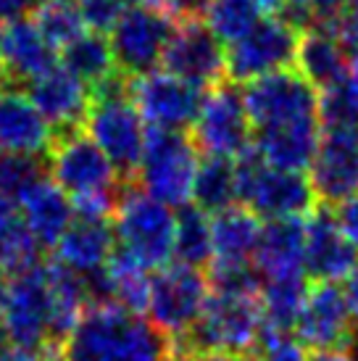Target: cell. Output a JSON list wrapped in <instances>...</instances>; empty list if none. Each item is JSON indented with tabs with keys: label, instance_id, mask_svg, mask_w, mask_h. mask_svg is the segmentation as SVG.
<instances>
[{
	"label": "cell",
	"instance_id": "1",
	"mask_svg": "<svg viewBox=\"0 0 358 361\" xmlns=\"http://www.w3.org/2000/svg\"><path fill=\"white\" fill-rule=\"evenodd\" d=\"M242 101L253 124V153L277 169H309L321 137L316 87L300 71L285 69L248 82Z\"/></svg>",
	"mask_w": 358,
	"mask_h": 361
},
{
	"label": "cell",
	"instance_id": "2",
	"mask_svg": "<svg viewBox=\"0 0 358 361\" xmlns=\"http://www.w3.org/2000/svg\"><path fill=\"white\" fill-rule=\"evenodd\" d=\"M61 351L66 361H174L171 338L113 301L90 303Z\"/></svg>",
	"mask_w": 358,
	"mask_h": 361
},
{
	"label": "cell",
	"instance_id": "3",
	"mask_svg": "<svg viewBox=\"0 0 358 361\" xmlns=\"http://www.w3.org/2000/svg\"><path fill=\"white\" fill-rule=\"evenodd\" d=\"M174 343V359L187 351L248 356L261 343V293L209 290L195 327Z\"/></svg>",
	"mask_w": 358,
	"mask_h": 361
},
{
	"label": "cell",
	"instance_id": "4",
	"mask_svg": "<svg viewBox=\"0 0 358 361\" xmlns=\"http://www.w3.org/2000/svg\"><path fill=\"white\" fill-rule=\"evenodd\" d=\"M116 248L132 256L145 269H163L174 259L177 214L166 203L140 188L137 182L121 185L113 211Z\"/></svg>",
	"mask_w": 358,
	"mask_h": 361
},
{
	"label": "cell",
	"instance_id": "5",
	"mask_svg": "<svg viewBox=\"0 0 358 361\" xmlns=\"http://www.w3.org/2000/svg\"><path fill=\"white\" fill-rule=\"evenodd\" d=\"M200 151L185 130L148 127L145 151L140 161L137 185L166 206H187L192 201Z\"/></svg>",
	"mask_w": 358,
	"mask_h": 361
},
{
	"label": "cell",
	"instance_id": "6",
	"mask_svg": "<svg viewBox=\"0 0 358 361\" xmlns=\"http://www.w3.org/2000/svg\"><path fill=\"white\" fill-rule=\"evenodd\" d=\"M237 169V201L261 219H295L316 209V195L303 171L268 166L250 148L235 161Z\"/></svg>",
	"mask_w": 358,
	"mask_h": 361
},
{
	"label": "cell",
	"instance_id": "7",
	"mask_svg": "<svg viewBox=\"0 0 358 361\" xmlns=\"http://www.w3.org/2000/svg\"><path fill=\"white\" fill-rule=\"evenodd\" d=\"M48 166L50 180L71 201L85 195H103V192L119 195L124 185L109 156L95 145L85 127L56 132L48 151Z\"/></svg>",
	"mask_w": 358,
	"mask_h": 361
},
{
	"label": "cell",
	"instance_id": "8",
	"mask_svg": "<svg viewBox=\"0 0 358 361\" xmlns=\"http://www.w3.org/2000/svg\"><path fill=\"white\" fill-rule=\"evenodd\" d=\"M300 27L285 13H268L224 53L227 80L235 85L290 69L298 59Z\"/></svg>",
	"mask_w": 358,
	"mask_h": 361
},
{
	"label": "cell",
	"instance_id": "9",
	"mask_svg": "<svg viewBox=\"0 0 358 361\" xmlns=\"http://www.w3.org/2000/svg\"><path fill=\"white\" fill-rule=\"evenodd\" d=\"M192 140L203 156L237 161L253 148V124L235 82H219L206 90L198 119L192 124Z\"/></svg>",
	"mask_w": 358,
	"mask_h": 361
},
{
	"label": "cell",
	"instance_id": "10",
	"mask_svg": "<svg viewBox=\"0 0 358 361\" xmlns=\"http://www.w3.org/2000/svg\"><path fill=\"white\" fill-rule=\"evenodd\" d=\"M209 290V277L198 267L174 261L156 269L150 277V324H156L171 341H182L195 327Z\"/></svg>",
	"mask_w": 358,
	"mask_h": 361
},
{
	"label": "cell",
	"instance_id": "11",
	"mask_svg": "<svg viewBox=\"0 0 358 361\" xmlns=\"http://www.w3.org/2000/svg\"><path fill=\"white\" fill-rule=\"evenodd\" d=\"M85 130L100 151L109 156V161L113 164V169H116L124 185L137 182L148 127H142V116L132 106L130 95L103 98V101L90 103Z\"/></svg>",
	"mask_w": 358,
	"mask_h": 361
},
{
	"label": "cell",
	"instance_id": "12",
	"mask_svg": "<svg viewBox=\"0 0 358 361\" xmlns=\"http://www.w3.org/2000/svg\"><path fill=\"white\" fill-rule=\"evenodd\" d=\"M174 30H177V19L153 3L127 8L109 32L116 69L124 71L127 77L153 71L156 63H161L163 59V51Z\"/></svg>",
	"mask_w": 358,
	"mask_h": 361
},
{
	"label": "cell",
	"instance_id": "13",
	"mask_svg": "<svg viewBox=\"0 0 358 361\" xmlns=\"http://www.w3.org/2000/svg\"><path fill=\"white\" fill-rule=\"evenodd\" d=\"M0 324L11 345L32 353L50 345V303L42 259L8 280L0 298Z\"/></svg>",
	"mask_w": 358,
	"mask_h": 361
},
{
	"label": "cell",
	"instance_id": "14",
	"mask_svg": "<svg viewBox=\"0 0 358 361\" xmlns=\"http://www.w3.org/2000/svg\"><path fill=\"white\" fill-rule=\"evenodd\" d=\"M206 90L179 80L166 69L130 77V101L148 127L187 130L198 119Z\"/></svg>",
	"mask_w": 358,
	"mask_h": 361
},
{
	"label": "cell",
	"instance_id": "15",
	"mask_svg": "<svg viewBox=\"0 0 358 361\" xmlns=\"http://www.w3.org/2000/svg\"><path fill=\"white\" fill-rule=\"evenodd\" d=\"M311 188L319 206H338L358 192V124L321 127L311 161Z\"/></svg>",
	"mask_w": 358,
	"mask_h": 361
},
{
	"label": "cell",
	"instance_id": "16",
	"mask_svg": "<svg viewBox=\"0 0 358 361\" xmlns=\"http://www.w3.org/2000/svg\"><path fill=\"white\" fill-rule=\"evenodd\" d=\"M161 66L200 90H211L214 85L227 80L224 48L216 35L203 24V19L177 21Z\"/></svg>",
	"mask_w": 358,
	"mask_h": 361
},
{
	"label": "cell",
	"instance_id": "17",
	"mask_svg": "<svg viewBox=\"0 0 358 361\" xmlns=\"http://www.w3.org/2000/svg\"><path fill=\"white\" fill-rule=\"evenodd\" d=\"M300 345L314 351L321 348H350L353 343V319L345 306V295L338 282H314L306 293L295 324Z\"/></svg>",
	"mask_w": 358,
	"mask_h": 361
},
{
	"label": "cell",
	"instance_id": "18",
	"mask_svg": "<svg viewBox=\"0 0 358 361\" xmlns=\"http://www.w3.org/2000/svg\"><path fill=\"white\" fill-rule=\"evenodd\" d=\"M56 130L27 92L0 80V153L48 156Z\"/></svg>",
	"mask_w": 358,
	"mask_h": 361
},
{
	"label": "cell",
	"instance_id": "19",
	"mask_svg": "<svg viewBox=\"0 0 358 361\" xmlns=\"http://www.w3.org/2000/svg\"><path fill=\"white\" fill-rule=\"evenodd\" d=\"M58 66V51L40 35L30 16H13L3 24V69L0 80L27 87Z\"/></svg>",
	"mask_w": 358,
	"mask_h": 361
},
{
	"label": "cell",
	"instance_id": "20",
	"mask_svg": "<svg viewBox=\"0 0 358 361\" xmlns=\"http://www.w3.org/2000/svg\"><path fill=\"white\" fill-rule=\"evenodd\" d=\"M358 264V251L340 232L329 206H316L306 216V274L314 282L345 280Z\"/></svg>",
	"mask_w": 358,
	"mask_h": 361
},
{
	"label": "cell",
	"instance_id": "21",
	"mask_svg": "<svg viewBox=\"0 0 358 361\" xmlns=\"http://www.w3.org/2000/svg\"><path fill=\"white\" fill-rule=\"evenodd\" d=\"M261 282L306 277V216L268 219L253 253Z\"/></svg>",
	"mask_w": 358,
	"mask_h": 361
},
{
	"label": "cell",
	"instance_id": "22",
	"mask_svg": "<svg viewBox=\"0 0 358 361\" xmlns=\"http://www.w3.org/2000/svg\"><path fill=\"white\" fill-rule=\"evenodd\" d=\"M27 95L56 132L85 127L90 111V90L69 69L56 66L40 80L27 85Z\"/></svg>",
	"mask_w": 358,
	"mask_h": 361
},
{
	"label": "cell",
	"instance_id": "23",
	"mask_svg": "<svg viewBox=\"0 0 358 361\" xmlns=\"http://www.w3.org/2000/svg\"><path fill=\"white\" fill-rule=\"evenodd\" d=\"M50 303V345H63L71 330L80 324L82 314L92 303L85 274L69 269L58 259L42 261Z\"/></svg>",
	"mask_w": 358,
	"mask_h": 361
},
{
	"label": "cell",
	"instance_id": "24",
	"mask_svg": "<svg viewBox=\"0 0 358 361\" xmlns=\"http://www.w3.org/2000/svg\"><path fill=\"white\" fill-rule=\"evenodd\" d=\"M16 203H19L21 219L30 227L32 238L37 240V245H45V248H56L74 219L71 198L48 174L21 192Z\"/></svg>",
	"mask_w": 358,
	"mask_h": 361
},
{
	"label": "cell",
	"instance_id": "25",
	"mask_svg": "<svg viewBox=\"0 0 358 361\" xmlns=\"http://www.w3.org/2000/svg\"><path fill=\"white\" fill-rule=\"evenodd\" d=\"M113 248H116L113 219L74 216L56 245V259L80 274H92L109 264Z\"/></svg>",
	"mask_w": 358,
	"mask_h": 361
},
{
	"label": "cell",
	"instance_id": "26",
	"mask_svg": "<svg viewBox=\"0 0 358 361\" xmlns=\"http://www.w3.org/2000/svg\"><path fill=\"white\" fill-rule=\"evenodd\" d=\"M298 71L316 87L319 92L335 87L345 80L350 63V53L342 48V42L324 27L309 24L300 32L298 42Z\"/></svg>",
	"mask_w": 358,
	"mask_h": 361
},
{
	"label": "cell",
	"instance_id": "27",
	"mask_svg": "<svg viewBox=\"0 0 358 361\" xmlns=\"http://www.w3.org/2000/svg\"><path fill=\"white\" fill-rule=\"evenodd\" d=\"M259 214H253L248 206L235 203L229 209H221L211 214V240H214V256L211 261H224V264H253V253L261 238Z\"/></svg>",
	"mask_w": 358,
	"mask_h": 361
},
{
	"label": "cell",
	"instance_id": "28",
	"mask_svg": "<svg viewBox=\"0 0 358 361\" xmlns=\"http://www.w3.org/2000/svg\"><path fill=\"white\" fill-rule=\"evenodd\" d=\"M306 293V277L261 282V341L292 338Z\"/></svg>",
	"mask_w": 358,
	"mask_h": 361
},
{
	"label": "cell",
	"instance_id": "29",
	"mask_svg": "<svg viewBox=\"0 0 358 361\" xmlns=\"http://www.w3.org/2000/svg\"><path fill=\"white\" fill-rule=\"evenodd\" d=\"M40 261V245L21 219L19 203L0 190V269L19 274Z\"/></svg>",
	"mask_w": 358,
	"mask_h": 361
},
{
	"label": "cell",
	"instance_id": "30",
	"mask_svg": "<svg viewBox=\"0 0 358 361\" xmlns=\"http://www.w3.org/2000/svg\"><path fill=\"white\" fill-rule=\"evenodd\" d=\"M109 298L119 303L121 309L132 311L137 317L148 314L150 303V274L145 267H140L137 261L127 256L121 248H113L109 264L103 267Z\"/></svg>",
	"mask_w": 358,
	"mask_h": 361
},
{
	"label": "cell",
	"instance_id": "31",
	"mask_svg": "<svg viewBox=\"0 0 358 361\" xmlns=\"http://www.w3.org/2000/svg\"><path fill=\"white\" fill-rule=\"evenodd\" d=\"M58 59L63 69H69L77 80L87 85V90L111 77L113 71H119L111 53V42L106 40V35L98 32H85L58 53Z\"/></svg>",
	"mask_w": 358,
	"mask_h": 361
},
{
	"label": "cell",
	"instance_id": "32",
	"mask_svg": "<svg viewBox=\"0 0 358 361\" xmlns=\"http://www.w3.org/2000/svg\"><path fill=\"white\" fill-rule=\"evenodd\" d=\"M192 201L206 214H216L221 209H229L237 201V169L232 159L219 156H203L195 174Z\"/></svg>",
	"mask_w": 358,
	"mask_h": 361
},
{
	"label": "cell",
	"instance_id": "33",
	"mask_svg": "<svg viewBox=\"0 0 358 361\" xmlns=\"http://www.w3.org/2000/svg\"><path fill=\"white\" fill-rule=\"evenodd\" d=\"M27 13H30L32 24L40 30L42 37L58 53L69 42L82 37L85 32H90L85 19H82L77 0H40Z\"/></svg>",
	"mask_w": 358,
	"mask_h": 361
},
{
	"label": "cell",
	"instance_id": "34",
	"mask_svg": "<svg viewBox=\"0 0 358 361\" xmlns=\"http://www.w3.org/2000/svg\"><path fill=\"white\" fill-rule=\"evenodd\" d=\"M214 256L211 240V214L203 209L182 206L177 214V235H174V259L187 267H209Z\"/></svg>",
	"mask_w": 358,
	"mask_h": 361
},
{
	"label": "cell",
	"instance_id": "35",
	"mask_svg": "<svg viewBox=\"0 0 358 361\" xmlns=\"http://www.w3.org/2000/svg\"><path fill=\"white\" fill-rule=\"evenodd\" d=\"M261 13L264 8L256 0H209L200 19L216 35V40L232 45L264 19Z\"/></svg>",
	"mask_w": 358,
	"mask_h": 361
},
{
	"label": "cell",
	"instance_id": "36",
	"mask_svg": "<svg viewBox=\"0 0 358 361\" xmlns=\"http://www.w3.org/2000/svg\"><path fill=\"white\" fill-rule=\"evenodd\" d=\"M45 177L40 156H16V153H0V190L8 192L13 201L27 188Z\"/></svg>",
	"mask_w": 358,
	"mask_h": 361
},
{
	"label": "cell",
	"instance_id": "37",
	"mask_svg": "<svg viewBox=\"0 0 358 361\" xmlns=\"http://www.w3.org/2000/svg\"><path fill=\"white\" fill-rule=\"evenodd\" d=\"M77 6H80V13L87 24V30L98 32V35H109L124 13V8L113 0H77Z\"/></svg>",
	"mask_w": 358,
	"mask_h": 361
},
{
	"label": "cell",
	"instance_id": "38",
	"mask_svg": "<svg viewBox=\"0 0 358 361\" xmlns=\"http://www.w3.org/2000/svg\"><path fill=\"white\" fill-rule=\"evenodd\" d=\"M316 27H324V30L332 32L350 56L358 53V0H350L335 19H329L327 24H316Z\"/></svg>",
	"mask_w": 358,
	"mask_h": 361
},
{
	"label": "cell",
	"instance_id": "39",
	"mask_svg": "<svg viewBox=\"0 0 358 361\" xmlns=\"http://www.w3.org/2000/svg\"><path fill=\"white\" fill-rule=\"evenodd\" d=\"M248 361H306V353L303 345L295 343V338H274V341H261Z\"/></svg>",
	"mask_w": 358,
	"mask_h": 361
},
{
	"label": "cell",
	"instance_id": "40",
	"mask_svg": "<svg viewBox=\"0 0 358 361\" xmlns=\"http://www.w3.org/2000/svg\"><path fill=\"white\" fill-rule=\"evenodd\" d=\"M335 221H338L340 232L348 238V243L358 251V192L345 198L342 203L335 206Z\"/></svg>",
	"mask_w": 358,
	"mask_h": 361
},
{
	"label": "cell",
	"instance_id": "41",
	"mask_svg": "<svg viewBox=\"0 0 358 361\" xmlns=\"http://www.w3.org/2000/svg\"><path fill=\"white\" fill-rule=\"evenodd\" d=\"M150 3L159 6L161 11H166V13L174 16L177 21L200 19L206 6H209V0H150Z\"/></svg>",
	"mask_w": 358,
	"mask_h": 361
},
{
	"label": "cell",
	"instance_id": "42",
	"mask_svg": "<svg viewBox=\"0 0 358 361\" xmlns=\"http://www.w3.org/2000/svg\"><path fill=\"white\" fill-rule=\"evenodd\" d=\"M311 8H314V0H282L279 13H285L288 19H292L303 30V27H309L311 21Z\"/></svg>",
	"mask_w": 358,
	"mask_h": 361
},
{
	"label": "cell",
	"instance_id": "43",
	"mask_svg": "<svg viewBox=\"0 0 358 361\" xmlns=\"http://www.w3.org/2000/svg\"><path fill=\"white\" fill-rule=\"evenodd\" d=\"M350 0H314L311 8V21L309 24H327L329 19H335L340 11L348 6Z\"/></svg>",
	"mask_w": 358,
	"mask_h": 361
},
{
	"label": "cell",
	"instance_id": "44",
	"mask_svg": "<svg viewBox=\"0 0 358 361\" xmlns=\"http://www.w3.org/2000/svg\"><path fill=\"white\" fill-rule=\"evenodd\" d=\"M345 285H342V295H345V306H348V314L353 324H358V264L353 267L348 277H345Z\"/></svg>",
	"mask_w": 358,
	"mask_h": 361
},
{
	"label": "cell",
	"instance_id": "45",
	"mask_svg": "<svg viewBox=\"0 0 358 361\" xmlns=\"http://www.w3.org/2000/svg\"><path fill=\"white\" fill-rule=\"evenodd\" d=\"M174 361H248V356L224 353V351H187V353H179Z\"/></svg>",
	"mask_w": 358,
	"mask_h": 361
},
{
	"label": "cell",
	"instance_id": "46",
	"mask_svg": "<svg viewBox=\"0 0 358 361\" xmlns=\"http://www.w3.org/2000/svg\"><path fill=\"white\" fill-rule=\"evenodd\" d=\"M35 3H40V0H0V19L24 16Z\"/></svg>",
	"mask_w": 358,
	"mask_h": 361
},
{
	"label": "cell",
	"instance_id": "47",
	"mask_svg": "<svg viewBox=\"0 0 358 361\" xmlns=\"http://www.w3.org/2000/svg\"><path fill=\"white\" fill-rule=\"evenodd\" d=\"M306 361H353L350 348H321L314 351Z\"/></svg>",
	"mask_w": 358,
	"mask_h": 361
},
{
	"label": "cell",
	"instance_id": "48",
	"mask_svg": "<svg viewBox=\"0 0 358 361\" xmlns=\"http://www.w3.org/2000/svg\"><path fill=\"white\" fill-rule=\"evenodd\" d=\"M35 356H37V353L24 351V348H19V345H11V343L0 348V361H35Z\"/></svg>",
	"mask_w": 358,
	"mask_h": 361
},
{
	"label": "cell",
	"instance_id": "49",
	"mask_svg": "<svg viewBox=\"0 0 358 361\" xmlns=\"http://www.w3.org/2000/svg\"><path fill=\"white\" fill-rule=\"evenodd\" d=\"M261 8H264V13H279L282 11V0H256Z\"/></svg>",
	"mask_w": 358,
	"mask_h": 361
},
{
	"label": "cell",
	"instance_id": "50",
	"mask_svg": "<svg viewBox=\"0 0 358 361\" xmlns=\"http://www.w3.org/2000/svg\"><path fill=\"white\" fill-rule=\"evenodd\" d=\"M113 3H119L121 8H135V6H142V3H150V0H113Z\"/></svg>",
	"mask_w": 358,
	"mask_h": 361
},
{
	"label": "cell",
	"instance_id": "51",
	"mask_svg": "<svg viewBox=\"0 0 358 361\" xmlns=\"http://www.w3.org/2000/svg\"><path fill=\"white\" fill-rule=\"evenodd\" d=\"M6 285H8V280H6V271L0 269V298H3V290H6Z\"/></svg>",
	"mask_w": 358,
	"mask_h": 361
},
{
	"label": "cell",
	"instance_id": "52",
	"mask_svg": "<svg viewBox=\"0 0 358 361\" xmlns=\"http://www.w3.org/2000/svg\"><path fill=\"white\" fill-rule=\"evenodd\" d=\"M3 345H8V338H6V330H3V324H0V348Z\"/></svg>",
	"mask_w": 358,
	"mask_h": 361
},
{
	"label": "cell",
	"instance_id": "53",
	"mask_svg": "<svg viewBox=\"0 0 358 361\" xmlns=\"http://www.w3.org/2000/svg\"><path fill=\"white\" fill-rule=\"evenodd\" d=\"M0 69H3V24H0Z\"/></svg>",
	"mask_w": 358,
	"mask_h": 361
}]
</instances>
